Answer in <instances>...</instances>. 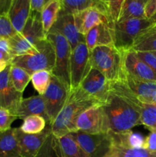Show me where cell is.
I'll return each instance as SVG.
<instances>
[{"label":"cell","mask_w":156,"mask_h":157,"mask_svg":"<svg viewBox=\"0 0 156 157\" xmlns=\"http://www.w3.org/2000/svg\"><path fill=\"white\" fill-rule=\"evenodd\" d=\"M95 104H98V103L79 87L72 89L65 105L50 125L52 134L55 137H61L77 131L76 121L78 117L84 110Z\"/></svg>","instance_id":"obj_1"},{"label":"cell","mask_w":156,"mask_h":157,"mask_svg":"<svg viewBox=\"0 0 156 157\" xmlns=\"http://www.w3.org/2000/svg\"><path fill=\"white\" fill-rule=\"evenodd\" d=\"M102 105L109 132L127 131L141 124L139 113L126 101L111 90L107 101Z\"/></svg>","instance_id":"obj_2"},{"label":"cell","mask_w":156,"mask_h":157,"mask_svg":"<svg viewBox=\"0 0 156 157\" xmlns=\"http://www.w3.org/2000/svg\"><path fill=\"white\" fill-rule=\"evenodd\" d=\"M90 64L100 71L110 82L123 81L125 72L123 55L115 45L99 46L90 52Z\"/></svg>","instance_id":"obj_3"},{"label":"cell","mask_w":156,"mask_h":157,"mask_svg":"<svg viewBox=\"0 0 156 157\" xmlns=\"http://www.w3.org/2000/svg\"><path fill=\"white\" fill-rule=\"evenodd\" d=\"M55 63V51L53 44L47 38L38 42L32 50L12 58V65L25 70L31 75L38 71L52 72Z\"/></svg>","instance_id":"obj_4"},{"label":"cell","mask_w":156,"mask_h":157,"mask_svg":"<svg viewBox=\"0 0 156 157\" xmlns=\"http://www.w3.org/2000/svg\"><path fill=\"white\" fill-rule=\"evenodd\" d=\"M46 38L47 35L43 29L41 12L31 11L22 30L9 38L11 55L14 58L25 54Z\"/></svg>","instance_id":"obj_5"},{"label":"cell","mask_w":156,"mask_h":157,"mask_svg":"<svg viewBox=\"0 0 156 157\" xmlns=\"http://www.w3.org/2000/svg\"><path fill=\"white\" fill-rule=\"evenodd\" d=\"M47 38L52 42L55 51V63L52 75L71 90L70 75L71 47L67 39L58 32L50 31L47 34Z\"/></svg>","instance_id":"obj_6"},{"label":"cell","mask_w":156,"mask_h":157,"mask_svg":"<svg viewBox=\"0 0 156 157\" xmlns=\"http://www.w3.org/2000/svg\"><path fill=\"white\" fill-rule=\"evenodd\" d=\"M152 25L148 18H129L118 21L113 28L115 46L121 50L131 48L136 37Z\"/></svg>","instance_id":"obj_7"},{"label":"cell","mask_w":156,"mask_h":157,"mask_svg":"<svg viewBox=\"0 0 156 157\" xmlns=\"http://www.w3.org/2000/svg\"><path fill=\"white\" fill-rule=\"evenodd\" d=\"M70 90L54 75H51L50 82L45 93L42 95L45 104L47 123L51 125L63 109L70 95Z\"/></svg>","instance_id":"obj_8"},{"label":"cell","mask_w":156,"mask_h":157,"mask_svg":"<svg viewBox=\"0 0 156 157\" xmlns=\"http://www.w3.org/2000/svg\"><path fill=\"white\" fill-rule=\"evenodd\" d=\"M89 157H106L113 147L110 133H87L77 130L70 133Z\"/></svg>","instance_id":"obj_9"},{"label":"cell","mask_w":156,"mask_h":157,"mask_svg":"<svg viewBox=\"0 0 156 157\" xmlns=\"http://www.w3.org/2000/svg\"><path fill=\"white\" fill-rule=\"evenodd\" d=\"M79 87L98 104H103L110 94L111 84L100 71L90 67Z\"/></svg>","instance_id":"obj_10"},{"label":"cell","mask_w":156,"mask_h":157,"mask_svg":"<svg viewBox=\"0 0 156 157\" xmlns=\"http://www.w3.org/2000/svg\"><path fill=\"white\" fill-rule=\"evenodd\" d=\"M76 127L77 130L92 134L109 133L102 104H95L81 113L76 121Z\"/></svg>","instance_id":"obj_11"},{"label":"cell","mask_w":156,"mask_h":157,"mask_svg":"<svg viewBox=\"0 0 156 157\" xmlns=\"http://www.w3.org/2000/svg\"><path fill=\"white\" fill-rule=\"evenodd\" d=\"M90 52L85 41L78 44L72 49L70 63L71 90L79 87L80 84L90 68Z\"/></svg>","instance_id":"obj_12"},{"label":"cell","mask_w":156,"mask_h":157,"mask_svg":"<svg viewBox=\"0 0 156 157\" xmlns=\"http://www.w3.org/2000/svg\"><path fill=\"white\" fill-rule=\"evenodd\" d=\"M122 52L124 70L127 75L142 81H156L155 72L138 56L136 51L129 48Z\"/></svg>","instance_id":"obj_13"},{"label":"cell","mask_w":156,"mask_h":157,"mask_svg":"<svg viewBox=\"0 0 156 157\" xmlns=\"http://www.w3.org/2000/svg\"><path fill=\"white\" fill-rule=\"evenodd\" d=\"M51 127H48L38 134H28L16 128V138L20 148L21 157H35L51 133Z\"/></svg>","instance_id":"obj_14"},{"label":"cell","mask_w":156,"mask_h":157,"mask_svg":"<svg viewBox=\"0 0 156 157\" xmlns=\"http://www.w3.org/2000/svg\"><path fill=\"white\" fill-rule=\"evenodd\" d=\"M10 67L11 64L0 73V107L8 109L15 115L23 94L18 92L11 81Z\"/></svg>","instance_id":"obj_15"},{"label":"cell","mask_w":156,"mask_h":157,"mask_svg":"<svg viewBox=\"0 0 156 157\" xmlns=\"http://www.w3.org/2000/svg\"><path fill=\"white\" fill-rule=\"evenodd\" d=\"M50 31L58 32L64 36L72 49L80 42L85 41V37L81 35L76 29L73 14L60 13L59 17Z\"/></svg>","instance_id":"obj_16"},{"label":"cell","mask_w":156,"mask_h":157,"mask_svg":"<svg viewBox=\"0 0 156 157\" xmlns=\"http://www.w3.org/2000/svg\"><path fill=\"white\" fill-rule=\"evenodd\" d=\"M114 25L108 21L102 22L92 28L85 35V42L89 52L99 46L115 45Z\"/></svg>","instance_id":"obj_17"},{"label":"cell","mask_w":156,"mask_h":157,"mask_svg":"<svg viewBox=\"0 0 156 157\" xmlns=\"http://www.w3.org/2000/svg\"><path fill=\"white\" fill-rule=\"evenodd\" d=\"M73 17L78 32L84 36L96 25L108 21L102 12L93 6L85 10L74 13Z\"/></svg>","instance_id":"obj_18"},{"label":"cell","mask_w":156,"mask_h":157,"mask_svg":"<svg viewBox=\"0 0 156 157\" xmlns=\"http://www.w3.org/2000/svg\"><path fill=\"white\" fill-rule=\"evenodd\" d=\"M122 81L141 101L152 104L153 99L156 95V81L136 79L126 73Z\"/></svg>","instance_id":"obj_19"},{"label":"cell","mask_w":156,"mask_h":157,"mask_svg":"<svg viewBox=\"0 0 156 157\" xmlns=\"http://www.w3.org/2000/svg\"><path fill=\"white\" fill-rule=\"evenodd\" d=\"M15 115L19 119L32 115H39L43 117L47 122V116L46 113L45 104L42 95H35L27 98H22L18 105Z\"/></svg>","instance_id":"obj_20"},{"label":"cell","mask_w":156,"mask_h":157,"mask_svg":"<svg viewBox=\"0 0 156 157\" xmlns=\"http://www.w3.org/2000/svg\"><path fill=\"white\" fill-rule=\"evenodd\" d=\"M31 11V0H12L8 15L17 32L22 30Z\"/></svg>","instance_id":"obj_21"},{"label":"cell","mask_w":156,"mask_h":157,"mask_svg":"<svg viewBox=\"0 0 156 157\" xmlns=\"http://www.w3.org/2000/svg\"><path fill=\"white\" fill-rule=\"evenodd\" d=\"M0 157H21L16 138V128L0 133Z\"/></svg>","instance_id":"obj_22"},{"label":"cell","mask_w":156,"mask_h":157,"mask_svg":"<svg viewBox=\"0 0 156 157\" xmlns=\"http://www.w3.org/2000/svg\"><path fill=\"white\" fill-rule=\"evenodd\" d=\"M131 48L136 52H156V24L142 31L134 40Z\"/></svg>","instance_id":"obj_23"},{"label":"cell","mask_w":156,"mask_h":157,"mask_svg":"<svg viewBox=\"0 0 156 157\" xmlns=\"http://www.w3.org/2000/svg\"><path fill=\"white\" fill-rule=\"evenodd\" d=\"M113 144L133 148H142L145 144V138L139 133H134L132 130L127 131L113 133L109 132Z\"/></svg>","instance_id":"obj_24"},{"label":"cell","mask_w":156,"mask_h":157,"mask_svg":"<svg viewBox=\"0 0 156 157\" xmlns=\"http://www.w3.org/2000/svg\"><path fill=\"white\" fill-rule=\"evenodd\" d=\"M61 5L60 0H49L44 3L41 11L43 29L47 35L59 17Z\"/></svg>","instance_id":"obj_25"},{"label":"cell","mask_w":156,"mask_h":157,"mask_svg":"<svg viewBox=\"0 0 156 157\" xmlns=\"http://www.w3.org/2000/svg\"><path fill=\"white\" fill-rule=\"evenodd\" d=\"M145 4L142 0H124L118 21L129 18H147Z\"/></svg>","instance_id":"obj_26"},{"label":"cell","mask_w":156,"mask_h":157,"mask_svg":"<svg viewBox=\"0 0 156 157\" xmlns=\"http://www.w3.org/2000/svg\"><path fill=\"white\" fill-rule=\"evenodd\" d=\"M56 138L62 157H89L70 133Z\"/></svg>","instance_id":"obj_27"},{"label":"cell","mask_w":156,"mask_h":157,"mask_svg":"<svg viewBox=\"0 0 156 157\" xmlns=\"http://www.w3.org/2000/svg\"><path fill=\"white\" fill-rule=\"evenodd\" d=\"M124 0H99L96 6L102 12L109 23L114 25L119 18Z\"/></svg>","instance_id":"obj_28"},{"label":"cell","mask_w":156,"mask_h":157,"mask_svg":"<svg viewBox=\"0 0 156 157\" xmlns=\"http://www.w3.org/2000/svg\"><path fill=\"white\" fill-rule=\"evenodd\" d=\"M110 153L115 157H156V153L144 148H133L113 144Z\"/></svg>","instance_id":"obj_29"},{"label":"cell","mask_w":156,"mask_h":157,"mask_svg":"<svg viewBox=\"0 0 156 157\" xmlns=\"http://www.w3.org/2000/svg\"><path fill=\"white\" fill-rule=\"evenodd\" d=\"M9 75L14 87L18 92L23 94L24 89L31 81L32 75L21 67L12 64H11Z\"/></svg>","instance_id":"obj_30"},{"label":"cell","mask_w":156,"mask_h":157,"mask_svg":"<svg viewBox=\"0 0 156 157\" xmlns=\"http://www.w3.org/2000/svg\"><path fill=\"white\" fill-rule=\"evenodd\" d=\"M20 130L28 134H38L45 129L47 121L43 117L39 115H32L24 118Z\"/></svg>","instance_id":"obj_31"},{"label":"cell","mask_w":156,"mask_h":157,"mask_svg":"<svg viewBox=\"0 0 156 157\" xmlns=\"http://www.w3.org/2000/svg\"><path fill=\"white\" fill-rule=\"evenodd\" d=\"M52 72L50 71L42 70L35 72L31 76V81L34 88L38 94L43 95L47 90L50 82Z\"/></svg>","instance_id":"obj_32"},{"label":"cell","mask_w":156,"mask_h":157,"mask_svg":"<svg viewBox=\"0 0 156 157\" xmlns=\"http://www.w3.org/2000/svg\"><path fill=\"white\" fill-rule=\"evenodd\" d=\"M61 9L60 13L74 14L93 6V0H60Z\"/></svg>","instance_id":"obj_33"},{"label":"cell","mask_w":156,"mask_h":157,"mask_svg":"<svg viewBox=\"0 0 156 157\" xmlns=\"http://www.w3.org/2000/svg\"><path fill=\"white\" fill-rule=\"evenodd\" d=\"M35 157H62L58 140L52 133L49 135Z\"/></svg>","instance_id":"obj_34"},{"label":"cell","mask_w":156,"mask_h":157,"mask_svg":"<svg viewBox=\"0 0 156 157\" xmlns=\"http://www.w3.org/2000/svg\"><path fill=\"white\" fill-rule=\"evenodd\" d=\"M16 33L9 15H0V38H10Z\"/></svg>","instance_id":"obj_35"},{"label":"cell","mask_w":156,"mask_h":157,"mask_svg":"<svg viewBox=\"0 0 156 157\" xmlns=\"http://www.w3.org/2000/svg\"><path fill=\"white\" fill-rule=\"evenodd\" d=\"M17 117L8 109L0 107V133L11 129L12 123L17 119Z\"/></svg>","instance_id":"obj_36"},{"label":"cell","mask_w":156,"mask_h":157,"mask_svg":"<svg viewBox=\"0 0 156 157\" xmlns=\"http://www.w3.org/2000/svg\"><path fill=\"white\" fill-rule=\"evenodd\" d=\"M138 56L156 73V56L152 52H136Z\"/></svg>","instance_id":"obj_37"},{"label":"cell","mask_w":156,"mask_h":157,"mask_svg":"<svg viewBox=\"0 0 156 157\" xmlns=\"http://www.w3.org/2000/svg\"><path fill=\"white\" fill-rule=\"evenodd\" d=\"M144 148L156 153V130H150V133L145 138Z\"/></svg>","instance_id":"obj_38"},{"label":"cell","mask_w":156,"mask_h":157,"mask_svg":"<svg viewBox=\"0 0 156 157\" xmlns=\"http://www.w3.org/2000/svg\"><path fill=\"white\" fill-rule=\"evenodd\" d=\"M12 58L10 54L0 50V73L10 65Z\"/></svg>","instance_id":"obj_39"},{"label":"cell","mask_w":156,"mask_h":157,"mask_svg":"<svg viewBox=\"0 0 156 157\" xmlns=\"http://www.w3.org/2000/svg\"><path fill=\"white\" fill-rule=\"evenodd\" d=\"M145 15L150 19L156 12V0H148L145 4Z\"/></svg>","instance_id":"obj_40"},{"label":"cell","mask_w":156,"mask_h":157,"mask_svg":"<svg viewBox=\"0 0 156 157\" xmlns=\"http://www.w3.org/2000/svg\"><path fill=\"white\" fill-rule=\"evenodd\" d=\"M12 0H0V15H9Z\"/></svg>","instance_id":"obj_41"},{"label":"cell","mask_w":156,"mask_h":157,"mask_svg":"<svg viewBox=\"0 0 156 157\" xmlns=\"http://www.w3.org/2000/svg\"><path fill=\"white\" fill-rule=\"evenodd\" d=\"M44 3H45V0H31L32 11L41 12Z\"/></svg>","instance_id":"obj_42"},{"label":"cell","mask_w":156,"mask_h":157,"mask_svg":"<svg viewBox=\"0 0 156 157\" xmlns=\"http://www.w3.org/2000/svg\"><path fill=\"white\" fill-rule=\"evenodd\" d=\"M0 50L10 54V44H9V38H0Z\"/></svg>","instance_id":"obj_43"},{"label":"cell","mask_w":156,"mask_h":157,"mask_svg":"<svg viewBox=\"0 0 156 157\" xmlns=\"http://www.w3.org/2000/svg\"><path fill=\"white\" fill-rule=\"evenodd\" d=\"M149 20L151 21V22L153 23V24H156V12H155V13L153 15V16L151 17V18H150Z\"/></svg>","instance_id":"obj_44"},{"label":"cell","mask_w":156,"mask_h":157,"mask_svg":"<svg viewBox=\"0 0 156 157\" xmlns=\"http://www.w3.org/2000/svg\"><path fill=\"white\" fill-rule=\"evenodd\" d=\"M152 104H155L156 105V95L154 96V99H153V101H152Z\"/></svg>","instance_id":"obj_45"},{"label":"cell","mask_w":156,"mask_h":157,"mask_svg":"<svg viewBox=\"0 0 156 157\" xmlns=\"http://www.w3.org/2000/svg\"><path fill=\"white\" fill-rule=\"evenodd\" d=\"M99 0H93V6H95V5H96L98 3V2H99Z\"/></svg>","instance_id":"obj_46"},{"label":"cell","mask_w":156,"mask_h":157,"mask_svg":"<svg viewBox=\"0 0 156 157\" xmlns=\"http://www.w3.org/2000/svg\"><path fill=\"white\" fill-rule=\"evenodd\" d=\"M106 157H115V156H113V154H112V153H110V154H109V155H108V156H107Z\"/></svg>","instance_id":"obj_47"},{"label":"cell","mask_w":156,"mask_h":157,"mask_svg":"<svg viewBox=\"0 0 156 157\" xmlns=\"http://www.w3.org/2000/svg\"><path fill=\"white\" fill-rule=\"evenodd\" d=\"M142 1H144V2H145V3H147V2H148V0H142Z\"/></svg>","instance_id":"obj_48"},{"label":"cell","mask_w":156,"mask_h":157,"mask_svg":"<svg viewBox=\"0 0 156 157\" xmlns=\"http://www.w3.org/2000/svg\"><path fill=\"white\" fill-rule=\"evenodd\" d=\"M153 52V54H154V55L156 56V52Z\"/></svg>","instance_id":"obj_49"},{"label":"cell","mask_w":156,"mask_h":157,"mask_svg":"<svg viewBox=\"0 0 156 157\" xmlns=\"http://www.w3.org/2000/svg\"><path fill=\"white\" fill-rule=\"evenodd\" d=\"M47 1H49V0H45V2H47Z\"/></svg>","instance_id":"obj_50"}]
</instances>
